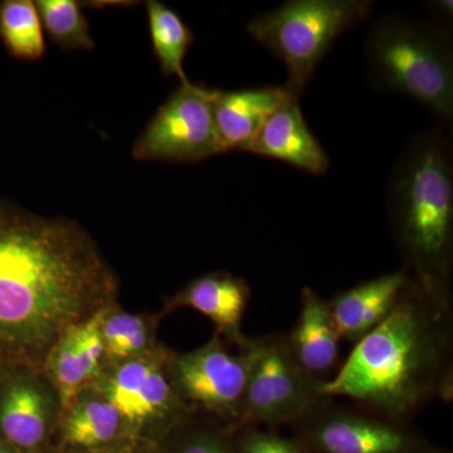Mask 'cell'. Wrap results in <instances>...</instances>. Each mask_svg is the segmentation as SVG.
<instances>
[{
  "instance_id": "1",
  "label": "cell",
  "mask_w": 453,
  "mask_h": 453,
  "mask_svg": "<svg viewBox=\"0 0 453 453\" xmlns=\"http://www.w3.org/2000/svg\"><path fill=\"white\" fill-rule=\"evenodd\" d=\"M115 276L77 223L0 201V359L40 365L65 333L111 308Z\"/></svg>"
},
{
  "instance_id": "2",
  "label": "cell",
  "mask_w": 453,
  "mask_h": 453,
  "mask_svg": "<svg viewBox=\"0 0 453 453\" xmlns=\"http://www.w3.org/2000/svg\"><path fill=\"white\" fill-rule=\"evenodd\" d=\"M449 342V306L411 277L392 311L356 342L321 393L403 422L429 399L451 390Z\"/></svg>"
},
{
  "instance_id": "3",
  "label": "cell",
  "mask_w": 453,
  "mask_h": 453,
  "mask_svg": "<svg viewBox=\"0 0 453 453\" xmlns=\"http://www.w3.org/2000/svg\"><path fill=\"white\" fill-rule=\"evenodd\" d=\"M390 222L414 282L449 306L453 252V153L449 129L414 136L399 155L388 195Z\"/></svg>"
},
{
  "instance_id": "4",
  "label": "cell",
  "mask_w": 453,
  "mask_h": 453,
  "mask_svg": "<svg viewBox=\"0 0 453 453\" xmlns=\"http://www.w3.org/2000/svg\"><path fill=\"white\" fill-rule=\"evenodd\" d=\"M365 56L375 88L412 98L440 127H451L453 43L449 27L434 20L380 18L366 35Z\"/></svg>"
},
{
  "instance_id": "5",
  "label": "cell",
  "mask_w": 453,
  "mask_h": 453,
  "mask_svg": "<svg viewBox=\"0 0 453 453\" xmlns=\"http://www.w3.org/2000/svg\"><path fill=\"white\" fill-rule=\"evenodd\" d=\"M369 0H288L247 25L253 40L282 62V86L300 100L334 43L371 16Z\"/></svg>"
},
{
  "instance_id": "6",
  "label": "cell",
  "mask_w": 453,
  "mask_h": 453,
  "mask_svg": "<svg viewBox=\"0 0 453 453\" xmlns=\"http://www.w3.org/2000/svg\"><path fill=\"white\" fill-rule=\"evenodd\" d=\"M249 377L240 427L294 423L324 401L323 380L303 371L291 357L285 336L247 339Z\"/></svg>"
},
{
  "instance_id": "7",
  "label": "cell",
  "mask_w": 453,
  "mask_h": 453,
  "mask_svg": "<svg viewBox=\"0 0 453 453\" xmlns=\"http://www.w3.org/2000/svg\"><path fill=\"white\" fill-rule=\"evenodd\" d=\"M214 89L179 83L133 148L140 162L199 163L225 154L213 116Z\"/></svg>"
},
{
  "instance_id": "8",
  "label": "cell",
  "mask_w": 453,
  "mask_h": 453,
  "mask_svg": "<svg viewBox=\"0 0 453 453\" xmlns=\"http://www.w3.org/2000/svg\"><path fill=\"white\" fill-rule=\"evenodd\" d=\"M292 425L308 453H423L418 437L403 422L365 408L339 407L330 398Z\"/></svg>"
},
{
  "instance_id": "9",
  "label": "cell",
  "mask_w": 453,
  "mask_h": 453,
  "mask_svg": "<svg viewBox=\"0 0 453 453\" xmlns=\"http://www.w3.org/2000/svg\"><path fill=\"white\" fill-rule=\"evenodd\" d=\"M165 371L184 404L240 426L249 377V354L244 347L232 354L214 338L196 350L166 357Z\"/></svg>"
},
{
  "instance_id": "10",
  "label": "cell",
  "mask_w": 453,
  "mask_h": 453,
  "mask_svg": "<svg viewBox=\"0 0 453 453\" xmlns=\"http://www.w3.org/2000/svg\"><path fill=\"white\" fill-rule=\"evenodd\" d=\"M165 363L166 357H133L107 380L104 396L115 405L124 422L178 421L187 412V405L170 384Z\"/></svg>"
},
{
  "instance_id": "11",
  "label": "cell",
  "mask_w": 453,
  "mask_h": 453,
  "mask_svg": "<svg viewBox=\"0 0 453 453\" xmlns=\"http://www.w3.org/2000/svg\"><path fill=\"white\" fill-rule=\"evenodd\" d=\"M246 153L279 160L311 175H323L330 166L329 155L310 130L296 98L286 101L267 119Z\"/></svg>"
},
{
  "instance_id": "12",
  "label": "cell",
  "mask_w": 453,
  "mask_h": 453,
  "mask_svg": "<svg viewBox=\"0 0 453 453\" xmlns=\"http://www.w3.org/2000/svg\"><path fill=\"white\" fill-rule=\"evenodd\" d=\"M292 97L276 86L220 91L214 89L213 116L223 151H244L267 119ZM297 100V98H296Z\"/></svg>"
},
{
  "instance_id": "13",
  "label": "cell",
  "mask_w": 453,
  "mask_h": 453,
  "mask_svg": "<svg viewBox=\"0 0 453 453\" xmlns=\"http://www.w3.org/2000/svg\"><path fill=\"white\" fill-rule=\"evenodd\" d=\"M408 271L369 280L327 301L340 338L357 342L384 320L410 282Z\"/></svg>"
},
{
  "instance_id": "14",
  "label": "cell",
  "mask_w": 453,
  "mask_h": 453,
  "mask_svg": "<svg viewBox=\"0 0 453 453\" xmlns=\"http://www.w3.org/2000/svg\"><path fill=\"white\" fill-rule=\"evenodd\" d=\"M251 290L241 277L225 273H210L188 283L169 303V308H190L207 316L223 335L238 348L247 342L241 324Z\"/></svg>"
},
{
  "instance_id": "15",
  "label": "cell",
  "mask_w": 453,
  "mask_h": 453,
  "mask_svg": "<svg viewBox=\"0 0 453 453\" xmlns=\"http://www.w3.org/2000/svg\"><path fill=\"white\" fill-rule=\"evenodd\" d=\"M50 402L41 387L25 374L0 380V440L20 451H32L49 432Z\"/></svg>"
},
{
  "instance_id": "16",
  "label": "cell",
  "mask_w": 453,
  "mask_h": 453,
  "mask_svg": "<svg viewBox=\"0 0 453 453\" xmlns=\"http://www.w3.org/2000/svg\"><path fill=\"white\" fill-rule=\"evenodd\" d=\"M340 340L327 301L311 288H303L299 318L290 335L286 336L296 365L311 377L323 380L321 377L338 362Z\"/></svg>"
},
{
  "instance_id": "17",
  "label": "cell",
  "mask_w": 453,
  "mask_h": 453,
  "mask_svg": "<svg viewBox=\"0 0 453 453\" xmlns=\"http://www.w3.org/2000/svg\"><path fill=\"white\" fill-rule=\"evenodd\" d=\"M145 5L151 46L160 70L166 77H177L179 83L190 81L184 71V59L195 42V33L164 3L149 0Z\"/></svg>"
},
{
  "instance_id": "18",
  "label": "cell",
  "mask_w": 453,
  "mask_h": 453,
  "mask_svg": "<svg viewBox=\"0 0 453 453\" xmlns=\"http://www.w3.org/2000/svg\"><path fill=\"white\" fill-rule=\"evenodd\" d=\"M64 423V438L76 449H97L118 436L124 419L115 405L104 398H88L71 404Z\"/></svg>"
},
{
  "instance_id": "19",
  "label": "cell",
  "mask_w": 453,
  "mask_h": 453,
  "mask_svg": "<svg viewBox=\"0 0 453 453\" xmlns=\"http://www.w3.org/2000/svg\"><path fill=\"white\" fill-rule=\"evenodd\" d=\"M0 40L9 55L22 61H38L46 55L43 26L35 2L0 3Z\"/></svg>"
},
{
  "instance_id": "20",
  "label": "cell",
  "mask_w": 453,
  "mask_h": 453,
  "mask_svg": "<svg viewBox=\"0 0 453 453\" xmlns=\"http://www.w3.org/2000/svg\"><path fill=\"white\" fill-rule=\"evenodd\" d=\"M35 7L50 41L65 50H92L95 41L82 7L74 0H38Z\"/></svg>"
},
{
  "instance_id": "21",
  "label": "cell",
  "mask_w": 453,
  "mask_h": 453,
  "mask_svg": "<svg viewBox=\"0 0 453 453\" xmlns=\"http://www.w3.org/2000/svg\"><path fill=\"white\" fill-rule=\"evenodd\" d=\"M46 365L61 404L65 408L70 407L86 381H88L77 347L74 327L56 342L46 357Z\"/></svg>"
},
{
  "instance_id": "22",
  "label": "cell",
  "mask_w": 453,
  "mask_h": 453,
  "mask_svg": "<svg viewBox=\"0 0 453 453\" xmlns=\"http://www.w3.org/2000/svg\"><path fill=\"white\" fill-rule=\"evenodd\" d=\"M105 356L116 360L139 357L150 342V326L144 318L127 312H106L103 321Z\"/></svg>"
},
{
  "instance_id": "23",
  "label": "cell",
  "mask_w": 453,
  "mask_h": 453,
  "mask_svg": "<svg viewBox=\"0 0 453 453\" xmlns=\"http://www.w3.org/2000/svg\"><path fill=\"white\" fill-rule=\"evenodd\" d=\"M235 453H308L296 438H288L259 431L256 427H244L238 441Z\"/></svg>"
},
{
  "instance_id": "24",
  "label": "cell",
  "mask_w": 453,
  "mask_h": 453,
  "mask_svg": "<svg viewBox=\"0 0 453 453\" xmlns=\"http://www.w3.org/2000/svg\"><path fill=\"white\" fill-rule=\"evenodd\" d=\"M175 453H232L222 438L213 434H201L188 438Z\"/></svg>"
},
{
  "instance_id": "25",
  "label": "cell",
  "mask_w": 453,
  "mask_h": 453,
  "mask_svg": "<svg viewBox=\"0 0 453 453\" xmlns=\"http://www.w3.org/2000/svg\"><path fill=\"white\" fill-rule=\"evenodd\" d=\"M429 11L434 16V22L449 27L453 18V3L451 0H434L427 3Z\"/></svg>"
},
{
  "instance_id": "26",
  "label": "cell",
  "mask_w": 453,
  "mask_h": 453,
  "mask_svg": "<svg viewBox=\"0 0 453 453\" xmlns=\"http://www.w3.org/2000/svg\"><path fill=\"white\" fill-rule=\"evenodd\" d=\"M0 453H25L20 451V449H16V447L8 445L4 441L0 440Z\"/></svg>"
},
{
  "instance_id": "27",
  "label": "cell",
  "mask_w": 453,
  "mask_h": 453,
  "mask_svg": "<svg viewBox=\"0 0 453 453\" xmlns=\"http://www.w3.org/2000/svg\"><path fill=\"white\" fill-rule=\"evenodd\" d=\"M3 365H5V363L3 362L2 359H0V380H2L3 378Z\"/></svg>"
},
{
  "instance_id": "28",
  "label": "cell",
  "mask_w": 453,
  "mask_h": 453,
  "mask_svg": "<svg viewBox=\"0 0 453 453\" xmlns=\"http://www.w3.org/2000/svg\"><path fill=\"white\" fill-rule=\"evenodd\" d=\"M423 453H436V452H423Z\"/></svg>"
}]
</instances>
